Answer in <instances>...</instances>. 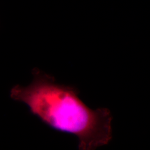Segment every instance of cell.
Masks as SVG:
<instances>
[{
  "instance_id": "obj_1",
  "label": "cell",
  "mask_w": 150,
  "mask_h": 150,
  "mask_svg": "<svg viewBox=\"0 0 150 150\" xmlns=\"http://www.w3.org/2000/svg\"><path fill=\"white\" fill-rule=\"evenodd\" d=\"M31 73L29 86L16 85L11 89V99L25 104L50 128L77 137L79 149L93 150L109 143L112 137L109 109H92L79 97L76 87L56 83L54 76L38 68Z\"/></svg>"
}]
</instances>
